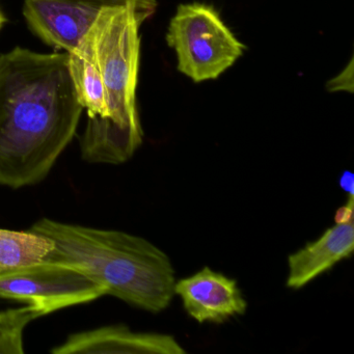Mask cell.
Listing matches in <instances>:
<instances>
[{
	"instance_id": "cell-12",
	"label": "cell",
	"mask_w": 354,
	"mask_h": 354,
	"mask_svg": "<svg viewBox=\"0 0 354 354\" xmlns=\"http://www.w3.org/2000/svg\"><path fill=\"white\" fill-rule=\"evenodd\" d=\"M39 317L40 312L32 306L0 312V354L24 353V328Z\"/></svg>"
},
{
	"instance_id": "cell-4",
	"label": "cell",
	"mask_w": 354,
	"mask_h": 354,
	"mask_svg": "<svg viewBox=\"0 0 354 354\" xmlns=\"http://www.w3.org/2000/svg\"><path fill=\"white\" fill-rule=\"evenodd\" d=\"M167 43L175 50L177 69L196 82L217 80L246 49L213 6L182 3L169 22Z\"/></svg>"
},
{
	"instance_id": "cell-13",
	"label": "cell",
	"mask_w": 354,
	"mask_h": 354,
	"mask_svg": "<svg viewBox=\"0 0 354 354\" xmlns=\"http://www.w3.org/2000/svg\"><path fill=\"white\" fill-rule=\"evenodd\" d=\"M327 88L330 92L348 91L350 94L353 93V61L352 59L348 67L343 70V72H341L337 77L333 78L327 84Z\"/></svg>"
},
{
	"instance_id": "cell-11",
	"label": "cell",
	"mask_w": 354,
	"mask_h": 354,
	"mask_svg": "<svg viewBox=\"0 0 354 354\" xmlns=\"http://www.w3.org/2000/svg\"><path fill=\"white\" fill-rule=\"evenodd\" d=\"M55 248V242L42 234L0 229V268L47 261Z\"/></svg>"
},
{
	"instance_id": "cell-6",
	"label": "cell",
	"mask_w": 354,
	"mask_h": 354,
	"mask_svg": "<svg viewBox=\"0 0 354 354\" xmlns=\"http://www.w3.org/2000/svg\"><path fill=\"white\" fill-rule=\"evenodd\" d=\"M138 0H26L28 28L46 44L70 53L107 8Z\"/></svg>"
},
{
	"instance_id": "cell-15",
	"label": "cell",
	"mask_w": 354,
	"mask_h": 354,
	"mask_svg": "<svg viewBox=\"0 0 354 354\" xmlns=\"http://www.w3.org/2000/svg\"><path fill=\"white\" fill-rule=\"evenodd\" d=\"M7 21V19H6L5 15H3V12H1V10H0V30L3 28V24Z\"/></svg>"
},
{
	"instance_id": "cell-2",
	"label": "cell",
	"mask_w": 354,
	"mask_h": 354,
	"mask_svg": "<svg viewBox=\"0 0 354 354\" xmlns=\"http://www.w3.org/2000/svg\"><path fill=\"white\" fill-rule=\"evenodd\" d=\"M30 231L55 242L47 261L78 267L100 283L106 295L154 314L169 308L175 296L171 259L145 238L49 218L37 221Z\"/></svg>"
},
{
	"instance_id": "cell-10",
	"label": "cell",
	"mask_w": 354,
	"mask_h": 354,
	"mask_svg": "<svg viewBox=\"0 0 354 354\" xmlns=\"http://www.w3.org/2000/svg\"><path fill=\"white\" fill-rule=\"evenodd\" d=\"M67 53L74 88L80 104L88 113V124L80 138L86 140L95 136L109 118L104 84L88 32L73 50Z\"/></svg>"
},
{
	"instance_id": "cell-7",
	"label": "cell",
	"mask_w": 354,
	"mask_h": 354,
	"mask_svg": "<svg viewBox=\"0 0 354 354\" xmlns=\"http://www.w3.org/2000/svg\"><path fill=\"white\" fill-rule=\"evenodd\" d=\"M175 295L181 298L184 310L198 323L221 324L248 310V301L236 279L209 267L176 281Z\"/></svg>"
},
{
	"instance_id": "cell-14",
	"label": "cell",
	"mask_w": 354,
	"mask_h": 354,
	"mask_svg": "<svg viewBox=\"0 0 354 354\" xmlns=\"http://www.w3.org/2000/svg\"><path fill=\"white\" fill-rule=\"evenodd\" d=\"M341 187L348 192V194H353V176L350 171H345L339 180Z\"/></svg>"
},
{
	"instance_id": "cell-3",
	"label": "cell",
	"mask_w": 354,
	"mask_h": 354,
	"mask_svg": "<svg viewBox=\"0 0 354 354\" xmlns=\"http://www.w3.org/2000/svg\"><path fill=\"white\" fill-rule=\"evenodd\" d=\"M156 9L155 0L107 8L88 30L106 94L109 118L92 138L80 140L84 160L121 165L142 144L136 106L140 71V28Z\"/></svg>"
},
{
	"instance_id": "cell-1",
	"label": "cell",
	"mask_w": 354,
	"mask_h": 354,
	"mask_svg": "<svg viewBox=\"0 0 354 354\" xmlns=\"http://www.w3.org/2000/svg\"><path fill=\"white\" fill-rule=\"evenodd\" d=\"M84 107L68 53L0 55V185L40 183L73 140Z\"/></svg>"
},
{
	"instance_id": "cell-5",
	"label": "cell",
	"mask_w": 354,
	"mask_h": 354,
	"mask_svg": "<svg viewBox=\"0 0 354 354\" xmlns=\"http://www.w3.org/2000/svg\"><path fill=\"white\" fill-rule=\"evenodd\" d=\"M105 295L100 283L68 263L43 261L0 268V298L28 302L41 316Z\"/></svg>"
},
{
	"instance_id": "cell-8",
	"label": "cell",
	"mask_w": 354,
	"mask_h": 354,
	"mask_svg": "<svg viewBox=\"0 0 354 354\" xmlns=\"http://www.w3.org/2000/svg\"><path fill=\"white\" fill-rule=\"evenodd\" d=\"M53 354H185L171 335L138 333L125 325H111L69 335Z\"/></svg>"
},
{
	"instance_id": "cell-9",
	"label": "cell",
	"mask_w": 354,
	"mask_h": 354,
	"mask_svg": "<svg viewBox=\"0 0 354 354\" xmlns=\"http://www.w3.org/2000/svg\"><path fill=\"white\" fill-rule=\"evenodd\" d=\"M354 250V219L335 223L318 239L288 257L286 285L299 290L351 257Z\"/></svg>"
}]
</instances>
